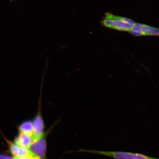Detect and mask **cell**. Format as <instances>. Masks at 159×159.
<instances>
[{
    "label": "cell",
    "mask_w": 159,
    "mask_h": 159,
    "mask_svg": "<svg viewBox=\"0 0 159 159\" xmlns=\"http://www.w3.org/2000/svg\"><path fill=\"white\" fill-rule=\"evenodd\" d=\"M102 25L107 28L121 31H129L135 23L126 17L117 16L107 13L102 20Z\"/></svg>",
    "instance_id": "cell-1"
},
{
    "label": "cell",
    "mask_w": 159,
    "mask_h": 159,
    "mask_svg": "<svg viewBox=\"0 0 159 159\" xmlns=\"http://www.w3.org/2000/svg\"><path fill=\"white\" fill-rule=\"evenodd\" d=\"M0 159H14L11 157L0 154Z\"/></svg>",
    "instance_id": "cell-9"
},
{
    "label": "cell",
    "mask_w": 159,
    "mask_h": 159,
    "mask_svg": "<svg viewBox=\"0 0 159 159\" xmlns=\"http://www.w3.org/2000/svg\"><path fill=\"white\" fill-rule=\"evenodd\" d=\"M40 158L34 155L31 152L24 156L18 157H15L14 159H39Z\"/></svg>",
    "instance_id": "cell-8"
},
{
    "label": "cell",
    "mask_w": 159,
    "mask_h": 159,
    "mask_svg": "<svg viewBox=\"0 0 159 159\" xmlns=\"http://www.w3.org/2000/svg\"><path fill=\"white\" fill-rule=\"evenodd\" d=\"M9 148H10L11 153L15 157L22 156L31 152L29 149L23 148L16 144L15 143L10 142L9 144Z\"/></svg>",
    "instance_id": "cell-5"
},
{
    "label": "cell",
    "mask_w": 159,
    "mask_h": 159,
    "mask_svg": "<svg viewBox=\"0 0 159 159\" xmlns=\"http://www.w3.org/2000/svg\"><path fill=\"white\" fill-rule=\"evenodd\" d=\"M80 152L97 154L110 157L115 159H159L145 155L143 154L125 152L105 151L88 149H80Z\"/></svg>",
    "instance_id": "cell-2"
},
{
    "label": "cell",
    "mask_w": 159,
    "mask_h": 159,
    "mask_svg": "<svg viewBox=\"0 0 159 159\" xmlns=\"http://www.w3.org/2000/svg\"><path fill=\"white\" fill-rule=\"evenodd\" d=\"M14 1V0H10V1H11H11Z\"/></svg>",
    "instance_id": "cell-10"
},
{
    "label": "cell",
    "mask_w": 159,
    "mask_h": 159,
    "mask_svg": "<svg viewBox=\"0 0 159 159\" xmlns=\"http://www.w3.org/2000/svg\"><path fill=\"white\" fill-rule=\"evenodd\" d=\"M34 138L32 135L20 132L15 139V143L23 148L29 149Z\"/></svg>",
    "instance_id": "cell-4"
},
{
    "label": "cell",
    "mask_w": 159,
    "mask_h": 159,
    "mask_svg": "<svg viewBox=\"0 0 159 159\" xmlns=\"http://www.w3.org/2000/svg\"><path fill=\"white\" fill-rule=\"evenodd\" d=\"M142 35H154L159 36V29L147 25H142Z\"/></svg>",
    "instance_id": "cell-7"
},
{
    "label": "cell",
    "mask_w": 159,
    "mask_h": 159,
    "mask_svg": "<svg viewBox=\"0 0 159 159\" xmlns=\"http://www.w3.org/2000/svg\"><path fill=\"white\" fill-rule=\"evenodd\" d=\"M19 129L21 133L34 135L33 122L31 120H26L20 124Z\"/></svg>",
    "instance_id": "cell-6"
},
{
    "label": "cell",
    "mask_w": 159,
    "mask_h": 159,
    "mask_svg": "<svg viewBox=\"0 0 159 159\" xmlns=\"http://www.w3.org/2000/svg\"><path fill=\"white\" fill-rule=\"evenodd\" d=\"M29 150L34 155L40 158L45 157L47 144L43 136L34 137Z\"/></svg>",
    "instance_id": "cell-3"
}]
</instances>
